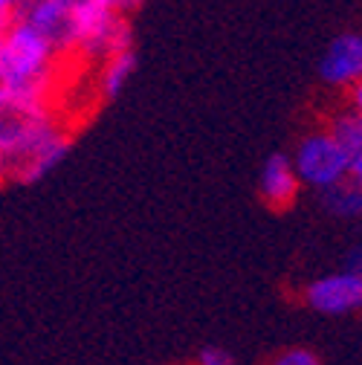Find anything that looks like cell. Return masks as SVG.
Instances as JSON below:
<instances>
[{
	"instance_id": "cell-1",
	"label": "cell",
	"mask_w": 362,
	"mask_h": 365,
	"mask_svg": "<svg viewBox=\"0 0 362 365\" xmlns=\"http://www.w3.org/2000/svg\"><path fill=\"white\" fill-rule=\"evenodd\" d=\"M56 50L35 26L15 18L0 35V87L15 108L41 110Z\"/></svg>"
},
{
	"instance_id": "cell-2",
	"label": "cell",
	"mask_w": 362,
	"mask_h": 365,
	"mask_svg": "<svg viewBox=\"0 0 362 365\" xmlns=\"http://www.w3.org/2000/svg\"><path fill=\"white\" fill-rule=\"evenodd\" d=\"M290 160L296 165L301 186H310L316 192H325L336 186V182L348 180V168H351V154L339 145V140L328 128L304 133Z\"/></svg>"
},
{
	"instance_id": "cell-3",
	"label": "cell",
	"mask_w": 362,
	"mask_h": 365,
	"mask_svg": "<svg viewBox=\"0 0 362 365\" xmlns=\"http://www.w3.org/2000/svg\"><path fill=\"white\" fill-rule=\"evenodd\" d=\"M304 304L322 316H348L362 310V279L351 269L325 272L304 287Z\"/></svg>"
},
{
	"instance_id": "cell-4",
	"label": "cell",
	"mask_w": 362,
	"mask_h": 365,
	"mask_svg": "<svg viewBox=\"0 0 362 365\" xmlns=\"http://www.w3.org/2000/svg\"><path fill=\"white\" fill-rule=\"evenodd\" d=\"M15 18L35 26L56 53L76 47V0H24Z\"/></svg>"
},
{
	"instance_id": "cell-5",
	"label": "cell",
	"mask_w": 362,
	"mask_h": 365,
	"mask_svg": "<svg viewBox=\"0 0 362 365\" xmlns=\"http://www.w3.org/2000/svg\"><path fill=\"white\" fill-rule=\"evenodd\" d=\"M319 76L328 87L345 90L362 78V32H342L328 43Z\"/></svg>"
},
{
	"instance_id": "cell-6",
	"label": "cell",
	"mask_w": 362,
	"mask_h": 365,
	"mask_svg": "<svg viewBox=\"0 0 362 365\" xmlns=\"http://www.w3.org/2000/svg\"><path fill=\"white\" fill-rule=\"evenodd\" d=\"M301 180L287 154H269L258 174V195L269 209H287L299 197Z\"/></svg>"
},
{
	"instance_id": "cell-7",
	"label": "cell",
	"mask_w": 362,
	"mask_h": 365,
	"mask_svg": "<svg viewBox=\"0 0 362 365\" xmlns=\"http://www.w3.org/2000/svg\"><path fill=\"white\" fill-rule=\"evenodd\" d=\"M67 151H70V140H67V133L58 130L53 140L43 143V145L18 168V180H21V182H35V180H41V177H47V174L67 157Z\"/></svg>"
},
{
	"instance_id": "cell-8",
	"label": "cell",
	"mask_w": 362,
	"mask_h": 365,
	"mask_svg": "<svg viewBox=\"0 0 362 365\" xmlns=\"http://www.w3.org/2000/svg\"><path fill=\"white\" fill-rule=\"evenodd\" d=\"M133 70H137V56L133 50H119L113 56L105 58V67H102V76H99V90L105 99H116L125 84L130 81Z\"/></svg>"
},
{
	"instance_id": "cell-9",
	"label": "cell",
	"mask_w": 362,
	"mask_h": 365,
	"mask_svg": "<svg viewBox=\"0 0 362 365\" xmlns=\"http://www.w3.org/2000/svg\"><path fill=\"white\" fill-rule=\"evenodd\" d=\"M328 212L336 217H362V189L353 180H342L336 186L319 192Z\"/></svg>"
},
{
	"instance_id": "cell-10",
	"label": "cell",
	"mask_w": 362,
	"mask_h": 365,
	"mask_svg": "<svg viewBox=\"0 0 362 365\" xmlns=\"http://www.w3.org/2000/svg\"><path fill=\"white\" fill-rule=\"evenodd\" d=\"M328 130L339 140V145L348 151V154H356L362 151V119L356 113H339L333 116V122L328 125Z\"/></svg>"
},
{
	"instance_id": "cell-11",
	"label": "cell",
	"mask_w": 362,
	"mask_h": 365,
	"mask_svg": "<svg viewBox=\"0 0 362 365\" xmlns=\"http://www.w3.org/2000/svg\"><path fill=\"white\" fill-rule=\"evenodd\" d=\"M276 362L279 365H316V362H319V356H316L310 348H304V345H293V348L281 351Z\"/></svg>"
},
{
	"instance_id": "cell-12",
	"label": "cell",
	"mask_w": 362,
	"mask_h": 365,
	"mask_svg": "<svg viewBox=\"0 0 362 365\" xmlns=\"http://www.w3.org/2000/svg\"><path fill=\"white\" fill-rule=\"evenodd\" d=\"M197 362L200 365H232V354L217 348V345H206V348H200Z\"/></svg>"
},
{
	"instance_id": "cell-13",
	"label": "cell",
	"mask_w": 362,
	"mask_h": 365,
	"mask_svg": "<svg viewBox=\"0 0 362 365\" xmlns=\"http://www.w3.org/2000/svg\"><path fill=\"white\" fill-rule=\"evenodd\" d=\"M348 90H351V93H348V99H351V113H356V116L362 119V78L353 81Z\"/></svg>"
},
{
	"instance_id": "cell-14",
	"label": "cell",
	"mask_w": 362,
	"mask_h": 365,
	"mask_svg": "<svg viewBox=\"0 0 362 365\" xmlns=\"http://www.w3.org/2000/svg\"><path fill=\"white\" fill-rule=\"evenodd\" d=\"M345 269L356 272V276L362 279V244H356V247L348 252V258H345Z\"/></svg>"
},
{
	"instance_id": "cell-15",
	"label": "cell",
	"mask_w": 362,
	"mask_h": 365,
	"mask_svg": "<svg viewBox=\"0 0 362 365\" xmlns=\"http://www.w3.org/2000/svg\"><path fill=\"white\" fill-rule=\"evenodd\" d=\"M348 180H353L356 186L362 189V151L351 154V168H348Z\"/></svg>"
},
{
	"instance_id": "cell-16",
	"label": "cell",
	"mask_w": 362,
	"mask_h": 365,
	"mask_svg": "<svg viewBox=\"0 0 362 365\" xmlns=\"http://www.w3.org/2000/svg\"><path fill=\"white\" fill-rule=\"evenodd\" d=\"M21 6H24V0H0V21H12Z\"/></svg>"
}]
</instances>
